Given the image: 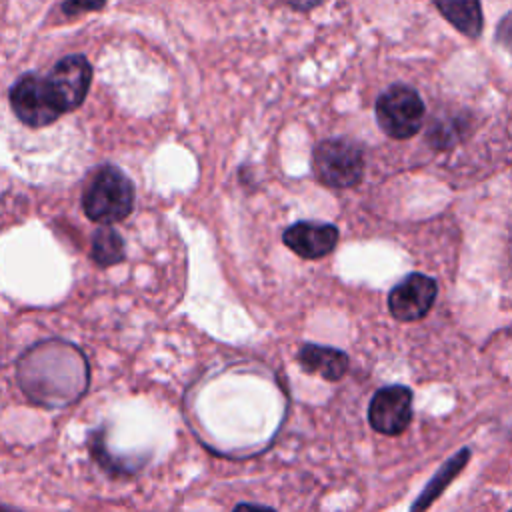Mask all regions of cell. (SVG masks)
I'll use <instances>...</instances> for the list:
<instances>
[{
    "mask_svg": "<svg viewBox=\"0 0 512 512\" xmlns=\"http://www.w3.org/2000/svg\"><path fill=\"white\" fill-rule=\"evenodd\" d=\"M412 418V392L406 386L380 388L368 408V420L380 434H400Z\"/></svg>",
    "mask_w": 512,
    "mask_h": 512,
    "instance_id": "6",
    "label": "cell"
},
{
    "mask_svg": "<svg viewBox=\"0 0 512 512\" xmlns=\"http://www.w3.org/2000/svg\"><path fill=\"white\" fill-rule=\"evenodd\" d=\"M298 362L306 372L320 374L326 380H340L348 370V356L336 348L304 344L298 350Z\"/></svg>",
    "mask_w": 512,
    "mask_h": 512,
    "instance_id": "10",
    "label": "cell"
},
{
    "mask_svg": "<svg viewBox=\"0 0 512 512\" xmlns=\"http://www.w3.org/2000/svg\"><path fill=\"white\" fill-rule=\"evenodd\" d=\"M312 168L322 184L332 188H350L362 178L364 154L352 140L330 138L316 146Z\"/></svg>",
    "mask_w": 512,
    "mask_h": 512,
    "instance_id": "3",
    "label": "cell"
},
{
    "mask_svg": "<svg viewBox=\"0 0 512 512\" xmlns=\"http://www.w3.org/2000/svg\"><path fill=\"white\" fill-rule=\"evenodd\" d=\"M284 244L302 258L316 260L330 254L338 242V230L326 222H296L286 228Z\"/></svg>",
    "mask_w": 512,
    "mask_h": 512,
    "instance_id": "9",
    "label": "cell"
},
{
    "mask_svg": "<svg viewBox=\"0 0 512 512\" xmlns=\"http://www.w3.org/2000/svg\"><path fill=\"white\" fill-rule=\"evenodd\" d=\"M134 206V190L124 172L114 166L98 168L84 188L82 208L98 224L124 220Z\"/></svg>",
    "mask_w": 512,
    "mask_h": 512,
    "instance_id": "2",
    "label": "cell"
},
{
    "mask_svg": "<svg viewBox=\"0 0 512 512\" xmlns=\"http://www.w3.org/2000/svg\"><path fill=\"white\" fill-rule=\"evenodd\" d=\"M10 104L16 116L28 126H46L54 122L64 110L58 104L48 78L38 74H24L10 90Z\"/></svg>",
    "mask_w": 512,
    "mask_h": 512,
    "instance_id": "5",
    "label": "cell"
},
{
    "mask_svg": "<svg viewBox=\"0 0 512 512\" xmlns=\"http://www.w3.org/2000/svg\"><path fill=\"white\" fill-rule=\"evenodd\" d=\"M106 0H64L62 4V10L68 14V16H78L82 12H92V10H98L104 6Z\"/></svg>",
    "mask_w": 512,
    "mask_h": 512,
    "instance_id": "14",
    "label": "cell"
},
{
    "mask_svg": "<svg viewBox=\"0 0 512 512\" xmlns=\"http://www.w3.org/2000/svg\"><path fill=\"white\" fill-rule=\"evenodd\" d=\"M232 512H274L272 508L268 506H260V504H248V502H242L238 504Z\"/></svg>",
    "mask_w": 512,
    "mask_h": 512,
    "instance_id": "17",
    "label": "cell"
},
{
    "mask_svg": "<svg viewBox=\"0 0 512 512\" xmlns=\"http://www.w3.org/2000/svg\"><path fill=\"white\" fill-rule=\"evenodd\" d=\"M376 118L388 136L410 138L422 126L424 104L416 90L396 84L378 98Z\"/></svg>",
    "mask_w": 512,
    "mask_h": 512,
    "instance_id": "4",
    "label": "cell"
},
{
    "mask_svg": "<svg viewBox=\"0 0 512 512\" xmlns=\"http://www.w3.org/2000/svg\"><path fill=\"white\" fill-rule=\"evenodd\" d=\"M496 40L498 44H502L504 48H510L512 50V14H506L498 26V32H496Z\"/></svg>",
    "mask_w": 512,
    "mask_h": 512,
    "instance_id": "15",
    "label": "cell"
},
{
    "mask_svg": "<svg viewBox=\"0 0 512 512\" xmlns=\"http://www.w3.org/2000/svg\"><path fill=\"white\" fill-rule=\"evenodd\" d=\"M436 282L424 274L406 276L388 296V308L394 318L412 322L422 318L434 302Z\"/></svg>",
    "mask_w": 512,
    "mask_h": 512,
    "instance_id": "8",
    "label": "cell"
},
{
    "mask_svg": "<svg viewBox=\"0 0 512 512\" xmlns=\"http://www.w3.org/2000/svg\"><path fill=\"white\" fill-rule=\"evenodd\" d=\"M90 254L98 266H114L124 260V240L114 228L102 226L92 236Z\"/></svg>",
    "mask_w": 512,
    "mask_h": 512,
    "instance_id": "12",
    "label": "cell"
},
{
    "mask_svg": "<svg viewBox=\"0 0 512 512\" xmlns=\"http://www.w3.org/2000/svg\"><path fill=\"white\" fill-rule=\"evenodd\" d=\"M18 380L34 402L56 408L84 394L88 386V366L78 348L50 340L22 354Z\"/></svg>",
    "mask_w": 512,
    "mask_h": 512,
    "instance_id": "1",
    "label": "cell"
},
{
    "mask_svg": "<svg viewBox=\"0 0 512 512\" xmlns=\"http://www.w3.org/2000/svg\"><path fill=\"white\" fill-rule=\"evenodd\" d=\"M0 512H18V510H12V508H8V506H2V504H0Z\"/></svg>",
    "mask_w": 512,
    "mask_h": 512,
    "instance_id": "18",
    "label": "cell"
},
{
    "mask_svg": "<svg viewBox=\"0 0 512 512\" xmlns=\"http://www.w3.org/2000/svg\"><path fill=\"white\" fill-rule=\"evenodd\" d=\"M444 18L466 36H478L482 30L480 0H436Z\"/></svg>",
    "mask_w": 512,
    "mask_h": 512,
    "instance_id": "11",
    "label": "cell"
},
{
    "mask_svg": "<svg viewBox=\"0 0 512 512\" xmlns=\"http://www.w3.org/2000/svg\"><path fill=\"white\" fill-rule=\"evenodd\" d=\"M468 460V450H462L458 452L450 462L444 464V468L434 476V480L426 486V490L422 492V496L414 502L412 506V512H422L428 504H432L434 498H438V494L452 482V478L460 472V468L466 464Z\"/></svg>",
    "mask_w": 512,
    "mask_h": 512,
    "instance_id": "13",
    "label": "cell"
},
{
    "mask_svg": "<svg viewBox=\"0 0 512 512\" xmlns=\"http://www.w3.org/2000/svg\"><path fill=\"white\" fill-rule=\"evenodd\" d=\"M280 2H284V4H288L290 8H294V10H310V8H314V6H318L320 4V0H280Z\"/></svg>",
    "mask_w": 512,
    "mask_h": 512,
    "instance_id": "16",
    "label": "cell"
},
{
    "mask_svg": "<svg viewBox=\"0 0 512 512\" xmlns=\"http://www.w3.org/2000/svg\"><path fill=\"white\" fill-rule=\"evenodd\" d=\"M90 78L92 68L80 54L66 56L52 68L48 82L64 112L74 110L84 102L90 88Z\"/></svg>",
    "mask_w": 512,
    "mask_h": 512,
    "instance_id": "7",
    "label": "cell"
}]
</instances>
